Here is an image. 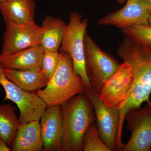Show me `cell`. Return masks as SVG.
I'll return each mask as SVG.
<instances>
[{
    "label": "cell",
    "mask_w": 151,
    "mask_h": 151,
    "mask_svg": "<svg viewBox=\"0 0 151 151\" xmlns=\"http://www.w3.org/2000/svg\"><path fill=\"white\" fill-rule=\"evenodd\" d=\"M117 53L124 62L131 65L133 75L129 95L120 109L119 137L122 139L126 114L130 110L141 108L145 102L151 103V45L138 43L125 37Z\"/></svg>",
    "instance_id": "1"
},
{
    "label": "cell",
    "mask_w": 151,
    "mask_h": 151,
    "mask_svg": "<svg viewBox=\"0 0 151 151\" xmlns=\"http://www.w3.org/2000/svg\"><path fill=\"white\" fill-rule=\"evenodd\" d=\"M62 151H83L84 134L96 121L92 103L84 93L77 94L62 105Z\"/></svg>",
    "instance_id": "2"
},
{
    "label": "cell",
    "mask_w": 151,
    "mask_h": 151,
    "mask_svg": "<svg viewBox=\"0 0 151 151\" xmlns=\"http://www.w3.org/2000/svg\"><path fill=\"white\" fill-rule=\"evenodd\" d=\"M61 59L56 72L47 85L35 93L47 107L62 105L71 97L86 92V84L73 69L72 60L67 52H60Z\"/></svg>",
    "instance_id": "3"
},
{
    "label": "cell",
    "mask_w": 151,
    "mask_h": 151,
    "mask_svg": "<svg viewBox=\"0 0 151 151\" xmlns=\"http://www.w3.org/2000/svg\"><path fill=\"white\" fill-rule=\"evenodd\" d=\"M88 25V20L83 18V15L76 12H71L59 50L60 52H67L69 54L74 71L84 80L86 89L94 92L85 67L84 39Z\"/></svg>",
    "instance_id": "4"
},
{
    "label": "cell",
    "mask_w": 151,
    "mask_h": 151,
    "mask_svg": "<svg viewBox=\"0 0 151 151\" xmlns=\"http://www.w3.org/2000/svg\"><path fill=\"white\" fill-rule=\"evenodd\" d=\"M84 48L86 73L93 92L99 96L103 84L116 72L120 63L97 46L87 32L84 36Z\"/></svg>",
    "instance_id": "5"
},
{
    "label": "cell",
    "mask_w": 151,
    "mask_h": 151,
    "mask_svg": "<svg viewBox=\"0 0 151 151\" xmlns=\"http://www.w3.org/2000/svg\"><path fill=\"white\" fill-rule=\"evenodd\" d=\"M0 84L6 93L4 100H10L17 106L21 124L34 120L40 121L47 107L46 104L35 92L25 91L10 81L6 76L1 62Z\"/></svg>",
    "instance_id": "6"
},
{
    "label": "cell",
    "mask_w": 151,
    "mask_h": 151,
    "mask_svg": "<svg viewBox=\"0 0 151 151\" xmlns=\"http://www.w3.org/2000/svg\"><path fill=\"white\" fill-rule=\"evenodd\" d=\"M84 93L94 108L97 121L96 126L101 140L110 151H119L120 109L108 107L99 96L89 90L86 89Z\"/></svg>",
    "instance_id": "7"
},
{
    "label": "cell",
    "mask_w": 151,
    "mask_h": 151,
    "mask_svg": "<svg viewBox=\"0 0 151 151\" xmlns=\"http://www.w3.org/2000/svg\"><path fill=\"white\" fill-rule=\"evenodd\" d=\"M124 120L131 135L122 151H151V103L130 110Z\"/></svg>",
    "instance_id": "8"
},
{
    "label": "cell",
    "mask_w": 151,
    "mask_h": 151,
    "mask_svg": "<svg viewBox=\"0 0 151 151\" xmlns=\"http://www.w3.org/2000/svg\"><path fill=\"white\" fill-rule=\"evenodd\" d=\"M0 56H4L40 45L41 26L35 23L28 24L6 22Z\"/></svg>",
    "instance_id": "9"
},
{
    "label": "cell",
    "mask_w": 151,
    "mask_h": 151,
    "mask_svg": "<svg viewBox=\"0 0 151 151\" xmlns=\"http://www.w3.org/2000/svg\"><path fill=\"white\" fill-rule=\"evenodd\" d=\"M133 80L132 67L124 62L103 84L99 98L108 107L121 109L129 95Z\"/></svg>",
    "instance_id": "10"
},
{
    "label": "cell",
    "mask_w": 151,
    "mask_h": 151,
    "mask_svg": "<svg viewBox=\"0 0 151 151\" xmlns=\"http://www.w3.org/2000/svg\"><path fill=\"white\" fill-rule=\"evenodd\" d=\"M151 3L147 0H127L125 6L101 18L97 24L112 26L122 29L136 25L148 24Z\"/></svg>",
    "instance_id": "11"
},
{
    "label": "cell",
    "mask_w": 151,
    "mask_h": 151,
    "mask_svg": "<svg viewBox=\"0 0 151 151\" xmlns=\"http://www.w3.org/2000/svg\"><path fill=\"white\" fill-rule=\"evenodd\" d=\"M43 151H62L63 138L62 105L47 107L40 120Z\"/></svg>",
    "instance_id": "12"
},
{
    "label": "cell",
    "mask_w": 151,
    "mask_h": 151,
    "mask_svg": "<svg viewBox=\"0 0 151 151\" xmlns=\"http://www.w3.org/2000/svg\"><path fill=\"white\" fill-rule=\"evenodd\" d=\"M44 50L41 45L0 56V62L4 68L20 70H41Z\"/></svg>",
    "instance_id": "13"
},
{
    "label": "cell",
    "mask_w": 151,
    "mask_h": 151,
    "mask_svg": "<svg viewBox=\"0 0 151 151\" xmlns=\"http://www.w3.org/2000/svg\"><path fill=\"white\" fill-rule=\"evenodd\" d=\"M11 146L12 151H43L40 121L21 124Z\"/></svg>",
    "instance_id": "14"
},
{
    "label": "cell",
    "mask_w": 151,
    "mask_h": 151,
    "mask_svg": "<svg viewBox=\"0 0 151 151\" xmlns=\"http://www.w3.org/2000/svg\"><path fill=\"white\" fill-rule=\"evenodd\" d=\"M36 4L34 0H6L0 5L5 22L35 23Z\"/></svg>",
    "instance_id": "15"
},
{
    "label": "cell",
    "mask_w": 151,
    "mask_h": 151,
    "mask_svg": "<svg viewBox=\"0 0 151 151\" xmlns=\"http://www.w3.org/2000/svg\"><path fill=\"white\" fill-rule=\"evenodd\" d=\"M68 24L60 18L47 15L42 21L40 45L44 52H58Z\"/></svg>",
    "instance_id": "16"
},
{
    "label": "cell",
    "mask_w": 151,
    "mask_h": 151,
    "mask_svg": "<svg viewBox=\"0 0 151 151\" xmlns=\"http://www.w3.org/2000/svg\"><path fill=\"white\" fill-rule=\"evenodd\" d=\"M4 71L10 81L27 92H35L43 89L49 81L41 70H20L4 68Z\"/></svg>",
    "instance_id": "17"
},
{
    "label": "cell",
    "mask_w": 151,
    "mask_h": 151,
    "mask_svg": "<svg viewBox=\"0 0 151 151\" xmlns=\"http://www.w3.org/2000/svg\"><path fill=\"white\" fill-rule=\"evenodd\" d=\"M16 108L10 103L0 104V139L11 146L21 123L15 113Z\"/></svg>",
    "instance_id": "18"
},
{
    "label": "cell",
    "mask_w": 151,
    "mask_h": 151,
    "mask_svg": "<svg viewBox=\"0 0 151 151\" xmlns=\"http://www.w3.org/2000/svg\"><path fill=\"white\" fill-rule=\"evenodd\" d=\"M122 34L135 42L151 45V24L132 26L121 29Z\"/></svg>",
    "instance_id": "19"
},
{
    "label": "cell",
    "mask_w": 151,
    "mask_h": 151,
    "mask_svg": "<svg viewBox=\"0 0 151 151\" xmlns=\"http://www.w3.org/2000/svg\"><path fill=\"white\" fill-rule=\"evenodd\" d=\"M84 151H111L100 139L95 122L91 124L84 134Z\"/></svg>",
    "instance_id": "20"
},
{
    "label": "cell",
    "mask_w": 151,
    "mask_h": 151,
    "mask_svg": "<svg viewBox=\"0 0 151 151\" xmlns=\"http://www.w3.org/2000/svg\"><path fill=\"white\" fill-rule=\"evenodd\" d=\"M61 59L58 52H44L42 58L41 71L49 80L56 72Z\"/></svg>",
    "instance_id": "21"
},
{
    "label": "cell",
    "mask_w": 151,
    "mask_h": 151,
    "mask_svg": "<svg viewBox=\"0 0 151 151\" xmlns=\"http://www.w3.org/2000/svg\"><path fill=\"white\" fill-rule=\"evenodd\" d=\"M11 149L4 142L0 139V151H10Z\"/></svg>",
    "instance_id": "22"
},
{
    "label": "cell",
    "mask_w": 151,
    "mask_h": 151,
    "mask_svg": "<svg viewBox=\"0 0 151 151\" xmlns=\"http://www.w3.org/2000/svg\"><path fill=\"white\" fill-rule=\"evenodd\" d=\"M116 1L117 2L119 3V5H122L124 4L126 0H116Z\"/></svg>",
    "instance_id": "23"
},
{
    "label": "cell",
    "mask_w": 151,
    "mask_h": 151,
    "mask_svg": "<svg viewBox=\"0 0 151 151\" xmlns=\"http://www.w3.org/2000/svg\"><path fill=\"white\" fill-rule=\"evenodd\" d=\"M148 23L149 24H151V14L150 16V18H149Z\"/></svg>",
    "instance_id": "24"
},
{
    "label": "cell",
    "mask_w": 151,
    "mask_h": 151,
    "mask_svg": "<svg viewBox=\"0 0 151 151\" xmlns=\"http://www.w3.org/2000/svg\"><path fill=\"white\" fill-rule=\"evenodd\" d=\"M6 1V0H0V5L4 3V2L5 1Z\"/></svg>",
    "instance_id": "25"
},
{
    "label": "cell",
    "mask_w": 151,
    "mask_h": 151,
    "mask_svg": "<svg viewBox=\"0 0 151 151\" xmlns=\"http://www.w3.org/2000/svg\"><path fill=\"white\" fill-rule=\"evenodd\" d=\"M147 1H148L151 3V0H147Z\"/></svg>",
    "instance_id": "26"
}]
</instances>
